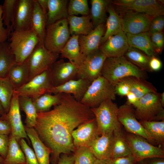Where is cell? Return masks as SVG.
Instances as JSON below:
<instances>
[{"label":"cell","mask_w":164,"mask_h":164,"mask_svg":"<svg viewBox=\"0 0 164 164\" xmlns=\"http://www.w3.org/2000/svg\"><path fill=\"white\" fill-rule=\"evenodd\" d=\"M94 118L91 108L65 93H62L60 103L52 110L37 113L34 128L41 140L52 151L51 164H58L61 154L74 152L73 131Z\"/></svg>","instance_id":"6da1fadb"},{"label":"cell","mask_w":164,"mask_h":164,"mask_svg":"<svg viewBox=\"0 0 164 164\" xmlns=\"http://www.w3.org/2000/svg\"><path fill=\"white\" fill-rule=\"evenodd\" d=\"M101 76L114 86L122 79L130 76L145 79V71L128 60L124 56L107 57L101 71Z\"/></svg>","instance_id":"7a4b0ae2"},{"label":"cell","mask_w":164,"mask_h":164,"mask_svg":"<svg viewBox=\"0 0 164 164\" xmlns=\"http://www.w3.org/2000/svg\"><path fill=\"white\" fill-rule=\"evenodd\" d=\"M10 35V50L16 63L25 61L39 43V39L33 29L30 28L19 31H13Z\"/></svg>","instance_id":"3957f363"},{"label":"cell","mask_w":164,"mask_h":164,"mask_svg":"<svg viewBox=\"0 0 164 164\" xmlns=\"http://www.w3.org/2000/svg\"><path fill=\"white\" fill-rule=\"evenodd\" d=\"M118 108L117 104L110 99L106 100L98 106L91 108L96 121L99 136L121 128L118 118Z\"/></svg>","instance_id":"277c9868"},{"label":"cell","mask_w":164,"mask_h":164,"mask_svg":"<svg viewBox=\"0 0 164 164\" xmlns=\"http://www.w3.org/2000/svg\"><path fill=\"white\" fill-rule=\"evenodd\" d=\"M115 99L114 86L101 76L91 82L80 102L91 108L106 100Z\"/></svg>","instance_id":"5b68a950"},{"label":"cell","mask_w":164,"mask_h":164,"mask_svg":"<svg viewBox=\"0 0 164 164\" xmlns=\"http://www.w3.org/2000/svg\"><path fill=\"white\" fill-rule=\"evenodd\" d=\"M137 120L148 121L164 120V109L161 102L160 94L148 93L138 99L134 106Z\"/></svg>","instance_id":"8992f818"},{"label":"cell","mask_w":164,"mask_h":164,"mask_svg":"<svg viewBox=\"0 0 164 164\" xmlns=\"http://www.w3.org/2000/svg\"><path fill=\"white\" fill-rule=\"evenodd\" d=\"M70 36L67 19H62L46 26L44 45L49 51L60 53Z\"/></svg>","instance_id":"52a82bcc"},{"label":"cell","mask_w":164,"mask_h":164,"mask_svg":"<svg viewBox=\"0 0 164 164\" xmlns=\"http://www.w3.org/2000/svg\"><path fill=\"white\" fill-rule=\"evenodd\" d=\"M59 54L49 51L44 44L39 43L27 59L29 71L28 81L36 76L49 70L57 60Z\"/></svg>","instance_id":"ba28073f"},{"label":"cell","mask_w":164,"mask_h":164,"mask_svg":"<svg viewBox=\"0 0 164 164\" xmlns=\"http://www.w3.org/2000/svg\"><path fill=\"white\" fill-rule=\"evenodd\" d=\"M125 136L136 162L147 158L164 157L162 148L153 145L143 137L128 132Z\"/></svg>","instance_id":"9c48e42d"},{"label":"cell","mask_w":164,"mask_h":164,"mask_svg":"<svg viewBox=\"0 0 164 164\" xmlns=\"http://www.w3.org/2000/svg\"><path fill=\"white\" fill-rule=\"evenodd\" d=\"M53 87L50 72L48 70L34 77L15 91L19 96L26 97L33 99L45 93H49Z\"/></svg>","instance_id":"30bf717a"},{"label":"cell","mask_w":164,"mask_h":164,"mask_svg":"<svg viewBox=\"0 0 164 164\" xmlns=\"http://www.w3.org/2000/svg\"><path fill=\"white\" fill-rule=\"evenodd\" d=\"M118 118L128 132L141 136L152 145L156 144L136 119L132 105L126 104L119 107Z\"/></svg>","instance_id":"8fae6325"},{"label":"cell","mask_w":164,"mask_h":164,"mask_svg":"<svg viewBox=\"0 0 164 164\" xmlns=\"http://www.w3.org/2000/svg\"><path fill=\"white\" fill-rule=\"evenodd\" d=\"M106 56L99 50L87 56L78 67L77 79H83L91 82L101 76Z\"/></svg>","instance_id":"7c38bea8"},{"label":"cell","mask_w":164,"mask_h":164,"mask_svg":"<svg viewBox=\"0 0 164 164\" xmlns=\"http://www.w3.org/2000/svg\"><path fill=\"white\" fill-rule=\"evenodd\" d=\"M19 96L15 90L8 112L0 118V119L7 122L10 126V135L18 142L22 138H28L22 122L19 104Z\"/></svg>","instance_id":"4fadbf2b"},{"label":"cell","mask_w":164,"mask_h":164,"mask_svg":"<svg viewBox=\"0 0 164 164\" xmlns=\"http://www.w3.org/2000/svg\"><path fill=\"white\" fill-rule=\"evenodd\" d=\"M114 4L126 10L143 13L152 18L163 15L164 8L160 1L156 0H119Z\"/></svg>","instance_id":"5bb4252c"},{"label":"cell","mask_w":164,"mask_h":164,"mask_svg":"<svg viewBox=\"0 0 164 164\" xmlns=\"http://www.w3.org/2000/svg\"><path fill=\"white\" fill-rule=\"evenodd\" d=\"M126 11L121 17L123 32L136 34L149 31L152 18L143 13Z\"/></svg>","instance_id":"9a60e30c"},{"label":"cell","mask_w":164,"mask_h":164,"mask_svg":"<svg viewBox=\"0 0 164 164\" xmlns=\"http://www.w3.org/2000/svg\"><path fill=\"white\" fill-rule=\"evenodd\" d=\"M78 70L77 67L69 62H65L63 59L56 60L49 70L53 87L77 79Z\"/></svg>","instance_id":"2e32d148"},{"label":"cell","mask_w":164,"mask_h":164,"mask_svg":"<svg viewBox=\"0 0 164 164\" xmlns=\"http://www.w3.org/2000/svg\"><path fill=\"white\" fill-rule=\"evenodd\" d=\"M72 136L75 149L90 148L99 136L95 118L79 125L73 131Z\"/></svg>","instance_id":"e0dca14e"},{"label":"cell","mask_w":164,"mask_h":164,"mask_svg":"<svg viewBox=\"0 0 164 164\" xmlns=\"http://www.w3.org/2000/svg\"><path fill=\"white\" fill-rule=\"evenodd\" d=\"M33 0H17L15 4L13 31L31 28Z\"/></svg>","instance_id":"ac0fdd59"},{"label":"cell","mask_w":164,"mask_h":164,"mask_svg":"<svg viewBox=\"0 0 164 164\" xmlns=\"http://www.w3.org/2000/svg\"><path fill=\"white\" fill-rule=\"evenodd\" d=\"M102 44L99 50L107 57L124 56L129 47L126 34L123 32L110 37Z\"/></svg>","instance_id":"d6986e66"},{"label":"cell","mask_w":164,"mask_h":164,"mask_svg":"<svg viewBox=\"0 0 164 164\" xmlns=\"http://www.w3.org/2000/svg\"><path fill=\"white\" fill-rule=\"evenodd\" d=\"M91 83L83 79L71 80L60 86L53 87L49 93L70 94L77 101L80 102Z\"/></svg>","instance_id":"ffe728a7"},{"label":"cell","mask_w":164,"mask_h":164,"mask_svg":"<svg viewBox=\"0 0 164 164\" xmlns=\"http://www.w3.org/2000/svg\"><path fill=\"white\" fill-rule=\"evenodd\" d=\"M105 32V26L103 23L94 28L87 35L79 36L78 42L81 52L87 56L98 50Z\"/></svg>","instance_id":"44dd1931"},{"label":"cell","mask_w":164,"mask_h":164,"mask_svg":"<svg viewBox=\"0 0 164 164\" xmlns=\"http://www.w3.org/2000/svg\"><path fill=\"white\" fill-rule=\"evenodd\" d=\"M24 128L30 140L39 164H50V155L52 150L41 140L34 128Z\"/></svg>","instance_id":"7402d4cb"},{"label":"cell","mask_w":164,"mask_h":164,"mask_svg":"<svg viewBox=\"0 0 164 164\" xmlns=\"http://www.w3.org/2000/svg\"><path fill=\"white\" fill-rule=\"evenodd\" d=\"M78 37L77 35L71 36L60 53L62 58L67 59L78 68L86 56L80 52Z\"/></svg>","instance_id":"603a6c76"},{"label":"cell","mask_w":164,"mask_h":164,"mask_svg":"<svg viewBox=\"0 0 164 164\" xmlns=\"http://www.w3.org/2000/svg\"><path fill=\"white\" fill-rule=\"evenodd\" d=\"M113 132L98 136L90 147L97 159L104 160L111 158Z\"/></svg>","instance_id":"cb8c5ba5"},{"label":"cell","mask_w":164,"mask_h":164,"mask_svg":"<svg viewBox=\"0 0 164 164\" xmlns=\"http://www.w3.org/2000/svg\"><path fill=\"white\" fill-rule=\"evenodd\" d=\"M67 19L71 36L86 35L94 28L90 14L81 16L69 15Z\"/></svg>","instance_id":"d4e9b609"},{"label":"cell","mask_w":164,"mask_h":164,"mask_svg":"<svg viewBox=\"0 0 164 164\" xmlns=\"http://www.w3.org/2000/svg\"><path fill=\"white\" fill-rule=\"evenodd\" d=\"M129 46L136 48L143 52L149 57L155 55L149 31L136 34L125 33Z\"/></svg>","instance_id":"484cf974"},{"label":"cell","mask_w":164,"mask_h":164,"mask_svg":"<svg viewBox=\"0 0 164 164\" xmlns=\"http://www.w3.org/2000/svg\"><path fill=\"white\" fill-rule=\"evenodd\" d=\"M29 76V69L26 60L23 63L14 64L9 70L8 77L16 90L28 82Z\"/></svg>","instance_id":"4316f807"},{"label":"cell","mask_w":164,"mask_h":164,"mask_svg":"<svg viewBox=\"0 0 164 164\" xmlns=\"http://www.w3.org/2000/svg\"><path fill=\"white\" fill-rule=\"evenodd\" d=\"M67 0H48L46 26L69 16Z\"/></svg>","instance_id":"83f0119b"},{"label":"cell","mask_w":164,"mask_h":164,"mask_svg":"<svg viewBox=\"0 0 164 164\" xmlns=\"http://www.w3.org/2000/svg\"><path fill=\"white\" fill-rule=\"evenodd\" d=\"M47 16L43 12L36 0H33L31 28L38 37L40 43L44 44L46 35Z\"/></svg>","instance_id":"f1b7e54d"},{"label":"cell","mask_w":164,"mask_h":164,"mask_svg":"<svg viewBox=\"0 0 164 164\" xmlns=\"http://www.w3.org/2000/svg\"><path fill=\"white\" fill-rule=\"evenodd\" d=\"M107 11L109 16L106 19V29L101 44L104 43L110 37L123 32L122 18L116 12L111 4L108 7Z\"/></svg>","instance_id":"f546056e"},{"label":"cell","mask_w":164,"mask_h":164,"mask_svg":"<svg viewBox=\"0 0 164 164\" xmlns=\"http://www.w3.org/2000/svg\"><path fill=\"white\" fill-rule=\"evenodd\" d=\"M129 84L130 92L133 94L138 100L149 93H157L156 88L144 79L130 76L124 78Z\"/></svg>","instance_id":"4dcf8cb0"},{"label":"cell","mask_w":164,"mask_h":164,"mask_svg":"<svg viewBox=\"0 0 164 164\" xmlns=\"http://www.w3.org/2000/svg\"><path fill=\"white\" fill-rule=\"evenodd\" d=\"M112 2L109 0H91L90 11L91 20L94 28L104 23L106 20V12Z\"/></svg>","instance_id":"1f68e13d"},{"label":"cell","mask_w":164,"mask_h":164,"mask_svg":"<svg viewBox=\"0 0 164 164\" xmlns=\"http://www.w3.org/2000/svg\"><path fill=\"white\" fill-rule=\"evenodd\" d=\"M131 155V151L121 128L114 131L111 158Z\"/></svg>","instance_id":"d6a6232c"},{"label":"cell","mask_w":164,"mask_h":164,"mask_svg":"<svg viewBox=\"0 0 164 164\" xmlns=\"http://www.w3.org/2000/svg\"><path fill=\"white\" fill-rule=\"evenodd\" d=\"M62 93L52 94L47 93L32 100L36 112L39 113L50 111L52 107L60 103Z\"/></svg>","instance_id":"836d02e7"},{"label":"cell","mask_w":164,"mask_h":164,"mask_svg":"<svg viewBox=\"0 0 164 164\" xmlns=\"http://www.w3.org/2000/svg\"><path fill=\"white\" fill-rule=\"evenodd\" d=\"M9 137L8 152L3 164H26L24 154L18 142L10 134Z\"/></svg>","instance_id":"e575fe53"},{"label":"cell","mask_w":164,"mask_h":164,"mask_svg":"<svg viewBox=\"0 0 164 164\" xmlns=\"http://www.w3.org/2000/svg\"><path fill=\"white\" fill-rule=\"evenodd\" d=\"M15 62L9 44L5 42L0 44V78L7 77L9 70Z\"/></svg>","instance_id":"d590c367"},{"label":"cell","mask_w":164,"mask_h":164,"mask_svg":"<svg viewBox=\"0 0 164 164\" xmlns=\"http://www.w3.org/2000/svg\"><path fill=\"white\" fill-rule=\"evenodd\" d=\"M139 122L156 144L163 146L164 144V120L148 121L140 120Z\"/></svg>","instance_id":"8d00e7d4"},{"label":"cell","mask_w":164,"mask_h":164,"mask_svg":"<svg viewBox=\"0 0 164 164\" xmlns=\"http://www.w3.org/2000/svg\"><path fill=\"white\" fill-rule=\"evenodd\" d=\"M19 104L20 110L24 112L26 115L25 125L29 128H34L36 122L37 113L30 98L19 96Z\"/></svg>","instance_id":"74e56055"},{"label":"cell","mask_w":164,"mask_h":164,"mask_svg":"<svg viewBox=\"0 0 164 164\" xmlns=\"http://www.w3.org/2000/svg\"><path fill=\"white\" fill-rule=\"evenodd\" d=\"M132 63L145 70L151 71L149 65L150 58L141 50L131 46L124 56Z\"/></svg>","instance_id":"f35d334b"},{"label":"cell","mask_w":164,"mask_h":164,"mask_svg":"<svg viewBox=\"0 0 164 164\" xmlns=\"http://www.w3.org/2000/svg\"><path fill=\"white\" fill-rule=\"evenodd\" d=\"M15 90L8 77L0 78V103L5 113L9 109Z\"/></svg>","instance_id":"ab89813d"},{"label":"cell","mask_w":164,"mask_h":164,"mask_svg":"<svg viewBox=\"0 0 164 164\" xmlns=\"http://www.w3.org/2000/svg\"><path fill=\"white\" fill-rule=\"evenodd\" d=\"M17 0H5L2 5V19L9 33L13 31L12 26L14 19L15 9Z\"/></svg>","instance_id":"60d3db41"},{"label":"cell","mask_w":164,"mask_h":164,"mask_svg":"<svg viewBox=\"0 0 164 164\" xmlns=\"http://www.w3.org/2000/svg\"><path fill=\"white\" fill-rule=\"evenodd\" d=\"M73 152L75 162L77 164H94L97 159L90 148H78Z\"/></svg>","instance_id":"b9f144b4"},{"label":"cell","mask_w":164,"mask_h":164,"mask_svg":"<svg viewBox=\"0 0 164 164\" xmlns=\"http://www.w3.org/2000/svg\"><path fill=\"white\" fill-rule=\"evenodd\" d=\"M69 15H87L90 14L87 0H70L67 7Z\"/></svg>","instance_id":"7bdbcfd3"},{"label":"cell","mask_w":164,"mask_h":164,"mask_svg":"<svg viewBox=\"0 0 164 164\" xmlns=\"http://www.w3.org/2000/svg\"><path fill=\"white\" fill-rule=\"evenodd\" d=\"M18 143L24 154L26 164H39L34 150L29 146L24 139H21Z\"/></svg>","instance_id":"ee69618b"},{"label":"cell","mask_w":164,"mask_h":164,"mask_svg":"<svg viewBox=\"0 0 164 164\" xmlns=\"http://www.w3.org/2000/svg\"><path fill=\"white\" fill-rule=\"evenodd\" d=\"M152 47L155 52L160 54L162 52L164 44V36L162 32L153 33L150 35Z\"/></svg>","instance_id":"f6af8a7d"},{"label":"cell","mask_w":164,"mask_h":164,"mask_svg":"<svg viewBox=\"0 0 164 164\" xmlns=\"http://www.w3.org/2000/svg\"><path fill=\"white\" fill-rule=\"evenodd\" d=\"M103 160L107 164H134L136 163L132 155L110 158Z\"/></svg>","instance_id":"bcb514c9"},{"label":"cell","mask_w":164,"mask_h":164,"mask_svg":"<svg viewBox=\"0 0 164 164\" xmlns=\"http://www.w3.org/2000/svg\"><path fill=\"white\" fill-rule=\"evenodd\" d=\"M164 27L163 15L158 16L152 19L149 32L150 35L154 33L162 32Z\"/></svg>","instance_id":"7dc6e473"},{"label":"cell","mask_w":164,"mask_h":164,"mask_svg":"<svg viewBox=\"0 0 164 164\" xmlns=\"http://www.w3.org/2000/svg\"><path fill=\"white\" fill-rule=\"evenodd\" d=\"M114 86L116 94L121 96H126L130 91L129 84L125 78L118 82Z\"/></svg>","instance_id":"c3c4849f"},{"label":"cell","mask_w":164,"mask_h":164,"mask_svg":"<svg viewBox=\"0 0 164 164\" xmlns=\"http://www.w3.org/2000/svg\"><path fill=\"white\" fill-rule=\"evenodd\" d=\"M9 139V135L0 134V156L4 159L7 153Z\"/></svg>","instance_id":"681fc988"},{"label":"cell","mask_w":164,"mask_h":164,"mask_svg":"<svg viewBox=\"0 0 164 164\" xmlns=\"http://www.w3.org/2000/svg\"><path fill=\"white\" fill-rule=\"evenodd\" d=\"M149 65L151 71H157L161 69L162 64L161 61L154 56L150 58Z\"/></svg>","instance_id":"f907efd6"},{"label":"cell","mask_w":164,"mask_h":164,"mask_svg":"<svg viewBox=\"0 0 164 164\" xmlns=\"http://www.w3.org/2000/svg\"><path fill=\"white\" fill-rule=\"evenodd\" d=\"M136 163L137 164H164V157L147 158L138 162Z\"/></svg>","instance_id":"816d5d0a"},{"label":"cell","mask_w":164,"mask_h":164,"mask_svg":"<svg viewBox=\"0 0 164 164\" xmlns=\"http://www.w3.org/2000/svg\"><path fill=\"white\" fill-rule=\"evenodd\" d=\"M75 159L73 155L62 154L60 156L58 164H73Z\"/></svg>","instance_id":"f5cc1de1"},{"label":"cell","mask_w":164,"mask_h":164,"mask_svg":"<svg viewBox=\"0 0 164 164\" xmlns=\"http://www.w3.org/2000/svg\"><path fill=\"white\" fill-rule=\"evenodd\" d=\"M2 19L0 20V44L5 42L9 38L10 34L6 28L4 26Z\"/></svg>","instance_id":"db71d44e"},{"label":"cell","mask_w":164,"mask_h":164,"mask_svg":"<svg viewBox=\"0 0 164 164\" xmlns=\"http://www.w3.org/2000/svg\"><path fill=\"white\" fill-rule=\"evenodd\" d=\"M11 132L10 125L6 121L0 119V134L9 135Z\"/></svg>","instance_id":"11a10c76"},{"label":"cell","mask_w":164,"mask_h":164,"mask_svg":"<svg viewBox=\"0 0 164 164\" xmlns=\"http://www.w3.org/2000/svg\"><path fill=\"white\" fill-rule=\"evenodd\" d=\"M127 97L126 104L132 105L134 107L137 103L138 100L135 96L132 93L129 92L126 95Z\"/></svg>","instance_id":"9f6ffc18"},{"label":"cell","mask_w":164,"mask_h":164,"mask_svg":"<svg viewBox=\"0 0 164 164\" xmlns=\"http://www.w3.org/2000/svg\"><path fill=\"white\" fill-rule=\"evenodd\" d=\"M44 14L47 16L48 9V0H36Z\"/></svg>","instance_id":"6f0895ef"},{"label":"cell","mask_w":164,"mask_h":164,"mask_svg":"<svg viewBox=\"0 0 164 164\" xmlns=\"http://www.w3.org/2000/svg\"><path fill=\"white\" fill-rule=\"evenodd\" d=\"M160 100L161 104L162 106L164 107V92L160 94Z\"/></svg>","instance_id":"680465c9"},{"label":"cell","mask_w":164,"mask_h":164,"mask_svg":"<svg viewBox=\"0 0 164 164\" xmlns=\"http://www.w3.org/2000/svg\"><path fill=\"white\" fill-rule=\"evenodd\" d=\"M94 164H107L103 160L97 159Z\"/></svg>","instance_id":"91938a15"},{"label":"cell","mask_w":164,"mask_h":164,"mask_svg":"<svg viewBox=\"0 0 164 164\" xmlns=\"http://www.w3.org/2000/svg\"><path fill=\"white\" fill-rule=\"evenodd\" d=\"M5 114L0 103V115L1 116L4 115Z\"/></svg>","instance_id":"94428289"},{"label":"cell","mask_w":164,"mask_h":164,"mask_svg":"<svg viewBox=\"0 0 164 164\" xmlns=\"http://www.w3.org/2000/svg\"><path fill=\"white\" fill-rule=\"evenodd\" d=\"M2 5H0V20L2 19Z\"/></svg>","instance_id":"6125c7cd"},{"label":"cell","mask_w":164,"mask_h":164,"mask_svg":"<svg viewBox=\"0 0 164 164\" xmlns=\"http://www.w3.org/2000/svg\"><path fill=\"white\" fill-rule=\"evenodd\" d=\"M4 159L1 156H0V164H3Z\"/></svg>","instance_id":"be15d7a7"},{"label":"cell","mask_w":164,"mask_h":164,"mask_svg":"<svg viewBox=\"0 0 164 164\" xmlns=\"http://www.w3.org/2000/svg\"><path fill=\"white\" fill-rule=\"evenodd\" d=\"M73 164H77L76 162H74V163H73Z\"/></svg>","instance_id":"e7e4bbea"}]
</instances>
